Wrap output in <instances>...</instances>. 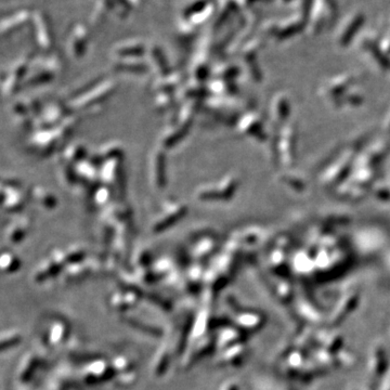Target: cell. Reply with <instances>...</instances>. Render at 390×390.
Instances as JSON below:
<instances>
[{"mask_svg":"<svg viewBox=\"0 0 390 390\" xmlns=\"http://www.w3.org/2000/svg\"><path fill=\"white\" fill-rule=\"evenodd\" d=\"M21 340H22V336H21L18 332H8L7 334L4 333L2 339L3 349L16 346Z\"/></svg>","mask_w":390,"mask_h":390,"instance_id":"obj_1","label":"cell"}]
</instances>
